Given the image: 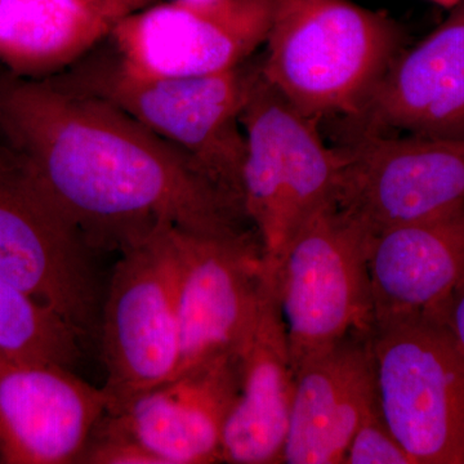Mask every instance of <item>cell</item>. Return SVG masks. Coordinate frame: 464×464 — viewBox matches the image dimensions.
Masks as SVG:
<instances>
[{"label": "cell", "mask_w": 464, "mask_h": 464, "mask_svg": "<svg viewBox=\"0 0 464 464\" xmlns=\"http://www.w3.org/2000/svg\"><path fill=\"white\" fill-rule=\"evenodd\" d=\"M0 136L96 250H119L158 222L215 239L258 240L185 151L58 75L23 78L0 66Z\"/></svg>", "instance_id": "6da1fadb"}, {"label": "cell", "mask_w": 464, "mask_h": 464, "mask_svg": "<svg viewBox=\"0 0 464 464\" xmlns=\"http://www.w3.org/2000/svg\"><path fill=\"white\" fill-rule=\"evenodd\" d=\"M402 42L396 21L351 0H276L259 70L313 121L356 118Z\"/></svg>", "instance_id": "7a4b0ae2"}, {"label": "cell", "mask_w": 464, "mask_h": 464, "mask_svg": "<svg viewBox=\"0 0 464 464\" xmlns=\"http://www.w3.org/2000/svg\"><path fill=\"white\" fill-rule=\"evenodd\" d=\"M75 65L72 72L58 76L72 87L114 103L181 149L246 215L241 114L257 66L243 63L219 74L150 79L128 74L112 58Z\"/></svg>", "instance_id": "3957f363"}, {"label": "cell", "mask_w": 464, "mask_h": 464, "mask_svg": "<svg viewBox=\"0 0 464 464\" xmlns=\"http://www.w3.org/2000/svg\"><path fill=\"white\" fill-rule=\"evenodd\" d=\"M372 237L331 201L304 219L265 271L285 324L293 372L347 335L373 331Z\"/></svg>", "instance_id": "277c9868"}, {"label": "cell", "mask_w": 464, "mask_h": 464, "mask_svg": "<svg viewBox=\"0 0 464 464\" xmlns=\"http://www.w3.org/2000/svg\"><path fill=\"white\" fill-rule=\"evenodd\" d=\"M176 226L158 222L119 248L101 307L108 409L172 380L181 360Z\"/></svg>", "instance_id": "5b68a950"}, {"label": "cell", "mask_w": 464, "mask_h": 464, "mask_svg": "<svg viewBox=\"0 0 464 464\" xmlns=\"http://www.w3.org/2000/svg\"><path fill=\"white\" fill-rule=\"evenodd\" d=\"M378 401L415 464H464V347L440 317L374 324Z\"/></svg>", "instance_id": "8992f818"}, {"label": "cell", "mask_w": 464, "mask_h": 464, "mask_svg": "<svg viewBox=\"0 0 464 464\" xmlns=\"http://www.w3.org/2000/svg\"><path fill=\"white\" fill-rule=\"evenodd\" d=\"M94 252L0 136V277L53 310L83 343L100 332Z\"/></svg>", "instance_id": "52a82bcc"}, {"label": "cell", "mask_w": 464, "mask_h": 464, "mask_svg": "<svg viewBox=\"0 0 464 464\" xmlns=\"http://www.w3.org/2000/svg\"><path fill=\"white\" fill-rule=\"evenodd\" d=\"M276 0H170L121 18L108 39L140 78H195L243 65L267 41Z\"/></svg>", "instance_id": "ba28073f"}, {"label": "cell", "mask_w": 464, "mask_h": 464, "mask_svg": "<svg viewBox=\"0 0 464 464\" xmlns=\"http://www.w3.org/2000/svg\"><path fill=\"white\" fill-rule=\"evenodd\" d=\"M338 151L335 203L373 237L464 201V139L362 134Z\"/></svg>", "instance_id": "9c48e42d"}, {"label": "cell", "mask_w": 464, "mask_h": 464, "mask_svg": "<svg viewBox=\"0 0 464 464\" xmlns=\"http://www.w3.org/2000/svg\"><path fill=\"white\" fill-rule=\"evenodd\" d=\"M181 360L177 374L237 353L266 285L257 240L200 237L176 228Z\"/></svg>", "instance_id": "30bf717a"}, {"label": "cell", "mask_w": 464, "mask_h": 464, "mask_svg": "<svg viewBox=\"0 0 464 464\" xmlns=\"http://www.w3.org/2000/svg\"><path fill=\"white\" fill-rule=\"evenodd\" d=\"M237 392V353H225L106 411L101 420L157 464L221 463L222 438Z\"/></svg>", "instance_id": "8fae6325"}, {"label": "cell", "mask_w": 464, "mask_h": 464, "mask_svg": "<svg viewBox=\"0 0 464 464\" xmlns=\"http://www.w3.org/2000/svg\"><path fill=\"white\" fill-rule=\"evenodd\" d=\"M108 409L102 389L44 362L0 353V459L9 464L79 463Z\"/></svg>", "instance_id": "7c38bea8"}, {"label": "cell", "mask_w": 464, "mask_h": 464, "mask_svg": "<svg viewBox=\"0 0 464 464\" xmlns=\"http://www.w3.org/2000/svg\"><path fill=\"white\" fill-rule=\"evenodd\" d=\"M372 332L353 333L295 369L284 464H343L360 424L380 406Z\"/></svg>", "instance_id": "4fadbf2b"}, {"label": "cell", "mask_w": 464, "mask_h": 464, "mask_svg": "<svg viewBox=\"0 0 464 464\" xmlns=\"http://www.w3.org/2000/svg\"><path fill=\"white\" fill-rule=\"evenodd\" d=\"M353 119L364 134L464 139V0L435 32L400 52Z\"/></svg>", "instance_id": "5bb4252c"}, {"label": "cell", "mask_w": 464, "mask_h": 464, "mask_svg": "<svg viewBox=\"0 0 464 464\" xmlns=\"http://www.w3.org/2000/svg\"><path fill=\"white\" fill-rule=\"evenodd\" d=\"M237 356L239 392L226 422L221 463L282 464L295 372L285 324L267 275Z\"/></svg>", "instance_id": "9a60e30c"}, {"label": "cell", "mask_w": 464, "mask_h": 464, "mask_svg": "<svg viewBox=\"0 0 464 464\" xmlns=\"http://www.w3.org/2000/svg\"><path fill=\"white\" fill-rule=\"evenodd\" d=\"M374 324L439 316L464 279V201L372 237Z\"/></svg>", "instance_id": "2e32d148"}, {"label": "cell", "mask_w": 464, "mask_h": 464, "mask_svg": "<svg viewBox=\"0 0 464 464\" xmlns=\"http://www.w3.org/2000/svg\"><path fill=\"white\" fill-rule=\"evenodd\" d=\"M137 9L128 0H0V66L29 79L61 74Z\"/></svg>", "instance_id": "e0dca14e"}, {"label": "cell", "mask_w": 464, "mask_h": 464, "mask_svg": "<svg viewBox=\"0 0 464 464\" xmlns=\"http://www.w3.org/2000/svg\"><path fill=\"white\" fill-rule=\"evenodd\" d=\"M275 119L283 161V228L285 248L290 237L304 224V219L325 204L335 200L341 172V155L338 149H329L323 142L317 130L319 121L307 118L293 108L276 90Z\"/></svg>", "instance_id": "ac0fdd59"}, {"label": "cell", "mask_w": 464, "mask_h": 464, "mask_svg": "<svg viewBox=\"0 0 464 464\" xmlns=\"http://www.w3.org/2000/svg\"><path fill=\"white\" fill-rule=\"evenodd\" d=\"M83 341L50 307L0 277V353L17 362L72 369Z\"/></svg>", "instance_id": "d6986e66"}, {"label": "cell", "mask_w": 464, "mask_h": 464, "mask_svg": "<svg viewBox=\"0 0 464 464\" xmlns=\"http://www.w3.org/2000/svg\"><path fill=\"white\" fill-rule=\"evenodd\" d=\"M343 464H415L384 422L380 406L374 409L348 445Z\"/></svg>", "instance_id": "ffe728a7"}, {"label": "cell", "mask_w": 464, "mask_h": 464, "mask_svg": "<svg viewBox=\"0 0 464 464\" xmlns=\"http://www.w3.org/2000/svg\"><path fill=\"white\" fill-rule=\"evenodd\" d=\"M438 317L447 324L464 347V279L451 293Z\"/></svg>", "instance_id": "44dd1931"}, {"label": "cell", "mask_w": 464, "mask_h": 464, "mask_svg": "<svg viewBox=\"0 0 464 464\" xmlns=\"http://www.w3.org/2000/svg\"><path fill=\"white\" fill-rule=\"evenodd\" d=\"M128 2L132 3L137 8L141 9L148 7V5H152V3L158 2V0H128Z\"/></svg>", "instance_id": "7402d4cb"}, {"label": "cell", "mask_w": 464, "mask_h": 464, "mask_svg": "<svg viewBox=\"0 0 464 464\" xmlns=\"http://www.w3.org/2000/svg\"><path fill=\"white\" fill-rule=\"evenodd\" d=\"M432 2L438 3V5H442V7L453 8L456 7L460 0H432Z\"/></svg>", "instance_id": "603a6c76"}]
</instances>
